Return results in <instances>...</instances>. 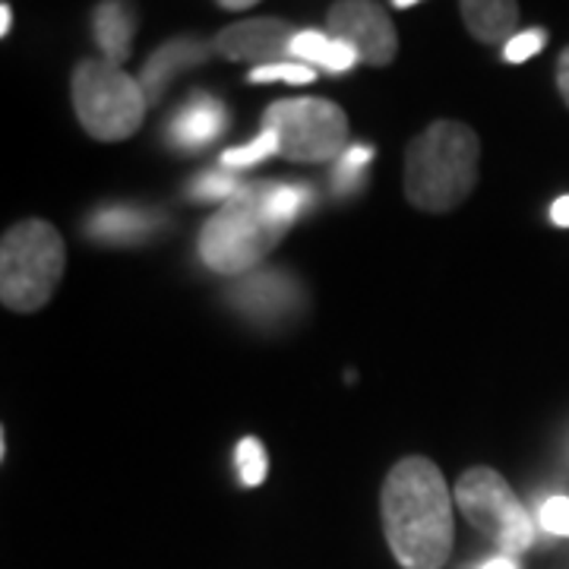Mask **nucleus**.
Here are the masks:
<instances>
[{"instance_id": "obj_13", "label": "nucleus", "mask_w": 569, "mask_h": 569, "mask_svg": "<svg viewBox=\"0 0 569 569\" xmlns=\"http://www.w3.org/2000/svg\"><path fill=\"white\" fill-rule=\"evenodd\" d=\"M224 127L222 104L209 96H197L171 123V140L181 146H203Z\"/></svg>"}, {"instance_id": "obj_12", "label": "nucleus", "mask_w": 569, "mask_h": 569, "mask_svg": "<svg viewBox=\"0 0 569 569\" xmlns=\"http://www.w3.org/2000/svg\"><path fill=\"white\" fill-rule=\"evenodd\" d=\"M212 48H216V44H212ZM212 48H209V44H200L197 39H178L171 41V44H164V48H159V51L149 58L146 70H142L140 86L142 92H146V99H149V102H159L164 82L171 80V73L187 67V63L206 61Z\"/></svg>"}, {"instance_id": "obj_4", "label": "nucleus", "mask_w": 569, "mask_h": 569, "mask_svg": "<svg viewBox=\"0 0 569 569\" xmlns=\"http://www.w3.org/2000/svg\"><path fill=\"white\" fill-rule=\"evenodd\" d=\"M269 183L241 187L200 231V257L212 272L241 276L279 247L284 231L269 216Z\"/></svg>"}, {"instance_id": "obj_1", "label": "nucleus", "mask_w": 569, "mask_h": 569, "mask_svg": "<svg viewBox=\"0 0 569 569\" xmlns=\"http://www.w3.org/2000/svg\"><path fill=\"white\" fill-rule=\"evenodd\" d=\"M452 500L443 468L425 456H406L389 468L380 490V522L399 567L443 569L456 535Z\"/></svg>"}, {"instance_id": "obj_23", "label": "nucleus", "mask_w": 569, "mask_h": 569, "mask_svg": "<svg viewBox=\"0 0 569 569\" xmlns=\"http://www.w3.org/2000/svg\"><path fill=\"white\" fill-rule=\"evenodd\" d=\"M541 526L550 535L569 538V497H550L548 503L541 507Z\"/></svg>"}, {"instance_id": "obj_7", "label": "nucleus", "mask_w": 569, "mask_h": 569, "mask_svg": "<svg viewBox=\"0 0 569 569\" xmlns=\"http://www.w3.org/2000/svg\"><path fill=\"white\" fill-rule=\"evenodd\" d=\"M456 507L462 509L471 529H478L503 553H519L531 545L535 529L526 507L512 493L509 481L488 466L468 468L452 490Z\"/></svg>"}, {"instance_id": "obj_18", "label": "nucleus", "mask_w": 569, "mask_h": 569, "mask_svg": "<svg viewBox=\"0 0 569 569\" xmlns=\"http://www.w3.org/2000/svg\"><path fill=\"white\" fill-rule=\"evenodd\" d=\"M373 159V149L370 146H348L346 156L336 164V190L339 193H351L358 183H361V174H365V164Z\"/></svg>"}, {"instance_id": "obj_29", "label": "nucleus", "mask_w": 569, "mask_h": 569, "mask_svg": "<svg viewBox=\"0 0 569 569\" xmlns=\"http://www.w3.org/2000/svg\"><path fill=\"white\" fill-rule=\"evenodd\" d=\"M392 7H396V10H408V7H415V3H411V0H396Z\"/></svg>"}, {"instance_id": "obj_26", "label": "nucleus", "mask_w": 569, "mask_h": 569, "mask_svg": "<svg viewBox=\"0 0 569 569\" xmlns=\"http://www.w3.org/2000/svg\"><path fill=\"white\" fill-rule=\"evenodd\" d=\"M10 22H13V10H10V3H0V36H7V32H10Z\"/></svg>"}, {"instance_id": "obj_20", "label": "nucleus", "mask_w": 569, "mask_h": 569, "mask_svg": "<svg viewBox=\"0 0 569 569\" xmlns=\"http://www.w3.org/2000/svg\"><path fill=\"white\" fill-rule=\"evenodd\" d=\"M241 190V183L234 181L231 174H224V171H206L200 174L193 187H190V193L197 197V200H231L234 193Z\"/></svg>"}, {"instance_id": "obj_9", "label": "nucleus", "mask_w": 569, "mask_h": 569, "mask_svg": "<svg viewBox=\"0 0 569 569\" xmlns=\"http://www.w3.org/2000/svg\"><path fill=\"white\" fill-rule=\"evenodd\" d=\"M291 26L272 17L234 22L216 36V51L228 61H250L257 67L284 63L282 58L291 51Z\"/></svg>"}, {"instance_id": "obj_2", "label": "nucleus", "mask_w": 569, "mask_h": 569, "mask_svg": "<svg viewBox=\"0 0 569 569\" xmlns=\"http://www.w3.org/2000/svg\"><path fill=\"white\" fill-rule=\"evenodd\" d=\"M481 140L462 121H433L408 142L406 200L418 212L443 216L462 206L478 183Z\"/></svg>"}, {"instance_id": "obj_11", "label": "nucleus", "mask_w": 569, "mask_h": 569, "mask_svg": "<svg viewBox=\"0 0 569 569\" xmlns=\"http://www.w3.org/2000/svg\"><path fill=\"white\" fill-rule=\"evenodd\" d=\"M459 13L466 29L485 44L516 39V26H519V3L512 0H466L459 3Z\"/></svg>"}, {"instance_id": "obj_28", "label": "nucleus", "mask_w": 569, "mask_h": 569, "mask_svg": "<svg viewBox=\"0 0 569 569\" xmlns=\"http://www.w3.org/2000/svg\"><path fill=\"white\" fill-rule=\"evenodd\" d=\"M219 7H222V10H250L253 0H222Z\"/></svg>"}, {"instance_id": "obj_15", "label": "nucleus", "mask_w": 569, "mask_h": 569, "mask_svg": "<svg viewBox=\"0 0 569 569\" xmlns=\"http://www.w3.org/2000/svg\"><path fill=\"white\" fill-rule=\"evenodd\" d=\"M152 219L142 216V212H127V209H108V212H99L89 231L99 238V241H118V244H127V241H137L149 231Z\"/></svg>"}, {"instance_id": "obj_27", "label": "nucleus", "mask_w": 569, "mask_h": 569, "mask_svg": "<svg viewBox=\"0 0 569 569\" xmlns=\"http://www.w3.org/2000/svg\"><path fill=\"white\" fill-rule=\"evenodd\" d=\"M481 569H516V563H512L509 557H493V560H488Z\"/></svg>"}, {"instance_id": "obj_8", "label": "nucleus", "mask_w": 569, "mask_h": 569, "mask_svg": "<svg viewBox=\"0 0 569 569\" xmlns=\"http://www.w3.org/2000/svg\"><path fill=\"white\" fill-rule=\"evenodd\" d=\"M329 36L336 41H346L358 54V61L370 67H387L399 54V36L387 7L373 0H342L332 3L326 13Z\"/></svg>"}, {"instance_id": "obj_19", "label": "nucleus", "mask_w": 569, "mask_h": 569, "mask_svg": "<svg viewBox=\"0 0 569 569\" xmlns=\"http://www.w3.org/2000/svg\"><path fill=\"white\" fill-rule=\"evenodd\" d=\"M276 152H279V140H276L269 130H263L257 140L247 142L241 149H228V152H222V164L224 168H250V164H260L263 159H269V156H276Z\"/></svg>"}, {"instance_id": "obj_5", "label": "nucleus", "mask_w": 569, "mask_h": 569, "mask_svg": "<svg viewBox=\"0 0 569 569\" xmlns=\"http://www.w3.org/2000/svg\"><path fill=\"white\" fill-rule=\"evenodd\" d=\"M70 99L82 130L99 142L130 140L146 118V92L123 67L86 58L73 67Z\"/></svg>"}, {"instance_id": "obj_22", "label": "nucleus", "mask_w": 569, "mask_h": 569, "mask_svg": "<svg viewBox=\"0 0 569 569\" xmlns=\"http://www.w3.org/2000/svg\"><path fill=\"white\" fill-rule=\"evenodd\" d=\"M548 44V32L545 29H529V32H519L516 39L507 44V61L509 63H522L529 61L531 54H538L541 48Z\"/></svg>"}, {"instance_id": "obj_25", "label": "nucleus", "mask_w": 569, "mask_h": 569, "mask_svg": "<svg viewBox=\"0 0 569 569\" xmlns=\"http://www.w3.org/2000/svg\"><path fill=\"white\" fill-rule=\"evenodd\" d=\"M550 222L560 224V228H569V197H560L557 203L550 206Z\"/></svg>"}, {"instance_id": "obj_14", "label": "nucleus", "mask_w": 569, "mask_h": 569, "mask_svg": "<svg viewBox=\"0 0 569 569\" xmlns=\"http://www.w3.org/2000/svg\"><path fill=\"white\" fill-rule=\"evenodd\" d=\"M291 54L298 61L310 63H323L326 70L332 73H346L358 63V54L348 48L346 41H336L332 36H323V32H301L291 41Z\"/></svg>"}, {"instance_id": "obj_3", "label": "nucleus", "mask_w": 569, "mask_h": 569, "mask_svg": "<svg viewBox=\"0 0 569 569\" xmlns=\"http://www.w3.org/2000/svg\"><path fill=\"white\" fill-rule=\"evenodd\" d=\"M67 269L61 231L44 219H22L0 241V301L13 313H36L58 291Z\"/></svg>"}, {"instance_id": "obj_6", "label": "nucleus", "mask_w": 569, "mask_h": 569, "mask_svg": "<svg viewBox=\"0 0 569 569\" xmlns=\"http://www.w3.org/2000/svg\"><path fill=\"white\" fill-rule=\"evenodd\" d=\"M263 130L291 162H339L348 149V114L326 99H279L263 111Z\"/></svg>"}, {"instance_id": "obj_24", "label": "nucleus", "mask_w": 569, "mask_h": 569, "mask_svg": "<svg viewBox=\"0 0 569 569\" xmlns=\"http://www.w3.org/2000/svg\"><path fill=\"white\" fill-rule=\"evenodd\" d=\"M557 89L569 108V48H563V54L557 58Z\"/></svg>"}, {"instance_id": "obj_17", "label": "nucleus", "mask_w": 569, "mask_h": 569, "mask_svg": "<svg viewBox=\"0 0 569 569\" xmlns=\"http://www.w3.org/2000/svg\"><path fill=\"white\" fill-rule=\"evenodd\" d=\"M238 475L247 488H257L263 485L266 475H269V459H266L263 443L257 437H244L238 443Z\"/></svg>"}, {"instance_id": "obj_10", "label": "nucleus", "mask_w": 569, "mask_h": 569, "mask_svg": "<svg viewBox=\"0 0 569 569\" xmlns=\"http://www.w3.org/2000/svg\"><path fill=\"white\" fill-rule=\"evenodd\" d=\"M140 26V13L130 3H99L96 17H92V29H96V41L104 51V61L121 67L130 58L133 48V36Z\"/></svg>"}, {"instance_id": "obj_21", "label": "nucleus", "mask_w": 569, "mask_h": 569, "mask_svg": "<svg viewBox=\"0 0 569 569\" xmlns=\"http://www.w3.org/2000/svg\"><path fill=\"white\" fill-rule=\"evenodd\" d=\"M272 80H288V82H313L317 80V70L305 67V63H272V67H253L250 70V82H272Z\"/></svg>"}, {"instance_id": "obj_16", "label": "nucleus", "mask_w": 569, "mask_h": 569, "mask_svg": "<svg viewBox=\"0 0 569 569\" xmlns=\"http://www.w3.org/2000/svg\"><path fill=\"white\" fill-rule=\"evenodd\" d=\"M269 216L272 222L282 228H291V222L301 216V209L310 203V190L305 187H288V183H269Z\"/></svg>"}]
</instances>
